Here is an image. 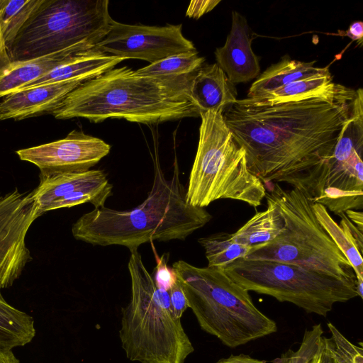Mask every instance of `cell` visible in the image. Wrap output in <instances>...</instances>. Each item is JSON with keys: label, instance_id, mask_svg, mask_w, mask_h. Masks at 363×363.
I'll use <instances>...</instances> for the list:
<instances>
[{"label": "cell", "instance_id": "1", "mask_svg": "<svg viewBox=\"0 0 363 363\" xmlns=\"http://www.w3.org/2000/svg\"><path fill=\"white\" fill-rule=\"evenodd\" d=\"M356 90L331 91L272 105L238 99L223 112L250 171L263 184L285 182L310 199L350 118Z\"/></svg>", "mask_w": 363, "mask_h": 363}, {"label": "cell", "instance_id": "2", "mask_svg": "<svg viewBox=\"0 0 363 363\" xmlns=\"http://www.w3.org/2000/svg\"><path fill=\"white\" fill-rule=\"evenodd\" d=\"M192 74L162 79L138 75L126 66L113 67L79 84L52 115L62 120L123 118L144 124L200 116L189 94Z\"/></svg>", "mask_w": 363, "mask_h": 363}, {"label": "cell", "instance_id": "3", "mask_svg": "<svg viewBox=\"0 0 363 363\" xmlns=\"http://www.w3.org/2000/svg\"><path fill=\"white\" fill-rule=\"evenodd\" d=\"M211 218L205 208L186 202L177 167L169 179L155 167L152 188L140 205L127 211L94 208L73 224L72 233L75 239L93 245H121L130 250L155 240H184Z\"/></svg>", "mask_w": 363, "mask_h": 363}, {"label": "cell", "instance_id": "4", "mask_svg": "<svg viewBox=\"0 0 363 363\" xmlns=\"http://www.w3.org/2000/svg\"><path fill=\"white\" fill-rule=\"evenodd\" d=\"M129 303L121 308L119 338L126 357L140 363H184L193 345L138 249L130 250Z\"/></svg>", "mask_w": 363, "mask_h": 363}, {"label": "cell", "instance_id": "5", "mask_svg": "<svg viewBox=\"0 0 363 363\" xmlns=\"http://www.w3.org/2000/svg\"><path fill=\"white\" fill-rule=\"evenodd\" d=\"M172 269L200 328L225 346L235 348L277 331L276 322L222 268L179 260Z\"/></svg>", "mask_w": 363, "mask_h": 363}, {"label": "cell", "instance_id": "6", "mask_svg": "<svg viewBox=\"0 0 363 363\" xmlns=\"http://www.w3.org/2000/svg\"><path fill=\"white\" fill-rule=\"evenodd\" d=\"M201 123L195 159L186 190V201L205 208L230 199L257 208L267 192L262 182L249 169L245 150L225 124L223 111L200 113Z\"/></svg>", "mask_w": 363, "mask_h": 363}, {"label": "cell", "instance_id": "7", "mask_svg": "<svg viewBox=\"0 0 363 363\" xmlns=\"http://www.w3.org/2000/svg\"><path fill=\"white\" fill-rule=\"evenodd\" d=\"M265 198L277 204L284 228L273 240L252 247L245 259L293 263L356 281L350 263L317 220L313 203L304 193L296 188L286 190L274 183Z\"/></svg>", "mask_w": 363, "mask_h": 363}, {"label": "cell", "instance_id": "8", "mask_svg": "<svg viewBox=\"0 0 363 363\" xmlns=\"http://www.w3.org/2000/svg\"><path fill=\"white\" fill-rule=\"evenodd\" d=\"M248 291L289 302L306 313L326 317L337 303L357 296L356 281L333 277L298 264L238 259L222 268Z\"/></svg>", "mask_w": 363, "mask_h": 363}, {"label": "cell", "instance_id": "9", "mask_svg": "<svg viewBox=\"0 0 363 363\" xmlns=\"http://www.w3.org/2000/svg\"><path fill=\"white\" fill-rule=\"evenodd\" d=\"M108 0H45L7 50L11 61L39 58L81 45L96 46L113 18Z\"/></svg>", "mask_w": 363, "mask_h": 363}, {"label": "cell", "instance_id": "10", "mask_svg": "<svg viewBox=\"0 0 363 363\" xmlns=\"http://www.w3.org/2000/svg\"><path fill=\"white\" fill-rule=\"evenodd\" d=\"M363 99L357 97L310 201L335 214L363 207Z\"/></svg>", "mask_w": 363, "mask_h": 363}, {"label": "cell", "instance_id": "11", "mask_svg": "<svg viewBox=\"0 0 363 363\" xmlns=\"http://www.w3.org/2000/svg\"><path fill=\"white\" fill-rule=\"evenodd\" d=\"M100 51L150 64L172 55L196 51L182 31V24L164 26L129 25L113 20L106 35L96 45Z\"/></svg>", "mask_w": 363, "mask_h": 363}, {"label": "cell", "instance_id": "12", "mask_svg": "<svg viewBox=\"0 0 363 363\" xmlns=\"http://www.w3.org/2000/svg\"><path fill=\"white\" fill-rule=\"evenodd\" d=\"M39 216L31 192L0 193V289L12 286L32 259L26 236Z\"/></svg>", "mask_w": 363, "mask_h": 363}, {"label": "cell", "instance_id": "13", "mask_svg": "<svg viewBox=\"0 0 363 363\" xmlns=\"http://www.w3.org/2000/svg\"><path fill=\"white\" fill-rule=\"evenodd\" d=\"M110 150L111 146L103 140L73 130L63 139L16 152L21 160L37 166L40 177H49L89 170Z\"/></svg>", "mask_w": 363, "mask_h": 363}, {"label": "cell", "instance_id": "14", "mask_svg": "<svg viewBox=\"0 0 363 363\" xmlns=\"http://www.w3.org/2000/svg\"><path fill=\"white\" fill-rule=\"evenodd\" d=\"M40 184L31 191L39 216L49 211L91 203L104 206L113 186L101 169L40 177Z\"/></svg>", "mask_w": 363, "mask_h": 363}, {"label": "cell", "instance_id": "15", "mask_svg": "<svg viewBox=\"0 0 363 363\" xmlns=\"http://www.w3.org/2000/svg\"><path fill=\"white\" fill-rule=\"evenodd\" d=\"M252 33L246 18L232 11V23L223 46L216 48L217 65L233 83L247 82L260 74L259 59L252 49Z\"/></svg>", "mask_w": 363, "mask_h": 363}, {"label": "cell", "instance_id": "16", "mask_svg": "<svg viewBox=\"0 0 363 363\" xmlns=\"http://www.w3.org/2000/svg\"><path fill=\"white\" fill-rule=\"evenodd\" d=\"M82 82L43 84L13 92L0 101V121H21L52 114L66 96Z\"/></svg>", "mask_w": 363, "mask_h": 363}, {"label": "cell", "instance_id": "17", "mask_svg": "<svg viewBox=\"0 0 363 363\" xmlns=\"http://www.w3.org/2000/svg\"><path fill=\"white\" fill-rule=\"evenodd\" d=\"M94 48L81 45L33 60L11 61L0 29V98L37 80L70 56Z\"/></svg>", "mask_w": 363, "mask_h": 363}, {"label": "cell", "instance_id": "18", "mask_svg": "<svg viewBox=\"0 0 363 363\" xmlns=\"http://www.w3.org/2000/svg\"><path fill=\"white\" fill-rule=\"evenodd\" d=\"M189 94L200 113L209 111L224 112L238 100L234 84L217 63L202 65L191 75Z\"/></svg>", "mask_w": 363, "mask_h": 363}, {"label": "cell", "instance_id": "19", "mask_svg": "<svg viewBox=\"0 0 363 363\" xmlns=\"http://www.w3.org/2000/svg\"><path fill=\"white\" fill-rule=\"evenodd\" d=\"M123 60V58L103 52L95 47L70 56L46 74L18 91L62 82H84L113 69Z\"/></svg>", "mask_w": 363, "mask_h": 363}, {"label": "cell", "instance_id": "20", "mask_svg": "<svg viewBox=\"0 0 363 363\" xmlns=\"http://www.w3.org/2000/svg\"><path fill=\"white\" fill-rule=\"evenodd\" d=\"M312 209L320 225L350 263L356 279H363L362 232L345 213L337 215L342 218L338 225L322 204L313 203Z\"/></svg>", "mask_w": 363, "mask_h": 363}, {"label": "cell", "instance_id": "21", "mask_svg": "<svg viewBox=\"0 0 363 363\" xmlns=\"http://www.w3.org/2000/svg\"><path fill=\"white\" fill-rule=\"evenodd\" d=\"M315 61L301 62L284 56L257 77L247 93L248 99L257 98L290 83L306 79L330 76L328 67H314Z\"/></svg>", "mask_w": 363, "mask_h": 363}, {"label": "cell", "instance_id": "22", "mask_svg": "<svg viewBox=\"0 0 363 363\" xmlns=\"http://www.w3.org/2000/svg\"><path fill=\"white\" fill-rule=\"evenodd\" d=\"M267 208L257 212L235 233L233 239L241 245L253 247L269 242L281 232L284 222L277 204L269 198Z\"/></svg>", "mask_w": 363, "mask_h": 363}, {"label": "cell", "instance_id": "23", "mask_svg": "<svg viewBox=\"0 0 363 363\" xmlns=\"http://www.w3.org/2000/svg\"><path fill=\"white\" fill-rule=\"evenodd\" d=\"M35 335L33 317L9 305L0 289V350L12 351L31 342Z\"/></svg>", "mask_w": 363, "mask_h": 363}, {"label": "cell", "instance_id": "24", "mask_svg": "<svg viewBox=\"0 0 363 363\" xmlns=\"http://www.w3.org/2000/svg\"><path fill=\"white\" fill-rule=\"evenodd\" d=\"M337 84L333 82L332 75L296 81L257 98L248 99L250 101L263 105H272L320 95L333 91Z\"/></svg>", "mask_w": 363, "mask_h": 363}, {"label": "cell", "instance_id": "25", "mask_svg": "<svg viewBox=\"0 0 363 363\" xmlns=\"http://www.w3.org/2000/svg\"><path fill=\"white\" fill-rule=\"evenodd\" d=\"M45 0H0V29L8 50Z\"/></svg>", "mask_w": 363, "mask_h": 363}, {"label": "cell", "instance_id": "26", "mask_svg": "<svg viewBox=\"0 0 363 363\" xmlns=\"http://www.w3.org/2000/svg\"><path fill=\"white\" fill-rule=\"evenodd\" d=\"M205 250L208 267L223 268L231 262L245 258L252 247L235 242L233 233L220 232L198 240Z\"/></svg>", "mask_w": 363, "mask_h": 363}, {"label": "cell", "instance_id": "27", "mask_svg": "<svg viewBox=\"0 0 363 363\" xmlns=\"http://www.w3.org/2000/svg\"><path fill=\"white\" fill-rule=\"evenodd\" d=\"M205 58L197 51L170 56L135 70L138 75L177 79L188 77L197 71L203 64Z\"/></svg>", "mask_w": 363, "mask_h": 363}, {"label": "cell", "instance_id": "28", "mask_svg": "<svg viewBox=\"0 0 363 363\" xmlns=\"http://www.w3.org/2000/svg\"><path fill=\"white\" fill-rule=\"evenodd\" d=\"M323 330L320 323L311 329H306L301 343L296 351L289 349L279 358L274 360L277 363H308L318 351Z\"/></svg>", "mask_w": 363, "mask_h": 363}, {"label": "cell", "instance_id": "29", "mask_svg": "<svg viewBox=\"0 0 363 363\" xmlns=\"http://www.w3.org/2000/svg\"><path fill=\"white\" fill-rule=\"evenodd\" d=\"M331 337L326 343L337 363H363V349L350 342L331 323L327 324Z\"/></svg>", "mask_w": 363, "mask_h": 363}, {"label": "cell", "instance_id": "30", "mask_svg": "<svg viewBox=\"0 0 363 363\" xmlns=\"http://www.w3.org/2000/svg\"><path fill=\"white\" fill-rule=\"evenodd\" d=\"M157 266L154 271V280L162 289L168 291L177 280L176 274L172 269H169L167 264V258L161 257L156 258Z\"/></svg>", "mask_w": 363, "mask_h": 363}, {"label": "cell", "instance_id": "31", "mask_svg": "<svg viewBox=\"0 0 363 363\" xmlns=\"http://www.w3.org/2000/svg\"><path fill=\"white\" fill-rule=\"evenodd\" d=\"M172 308L174 315L181 318L184 312L188 308L187 301L183 289L177 279L168 290Z\"/></svg>", "mask_w": 363, "mask_h": 363}, {"label": "cell", "instance_id": "32", "mask_svg": "<svg viewBox=\"0 0 363 363\" xmlns=\"http://www.w3.org/2000/svg\"><path fill=\"white\" fill-rule=\"evenodd\" d=\"M220 1L219 0L191 1L186 10V16L198 19L213 10Z\"/></svg>", "mask_w": 363, "mask_h": 363}, {"label": "cell", "instance_id": "33", "mask_svg": "<svg viewBox=\"0 0 363 363\" xmlns=\"http://www.w3.org/2000/svg\"><path fill=\"white\" fill-rule=\"evenodd\" d=\"M326 337L321 338L320 348L308 363H337L326 343Z\"/></svg>", "mask_w": 363, "mask_h": 363}, {"label": "cell", "instance_id": "34", "mask_svg": "<svg viewBox=\"0 0 363 363\" xmlns=\"http://www.w3.org/2000/svg\"><path fill=\"white\" fill-rule=\"evenodd\" d=\"M342 35H345L362 44L363 37V23L354 21L350 24L348 29Z\"/></svg>", "mask_w": 363, "mask_h": 363}, {"label": "cell", "instance_id": "35", "mask_svg": "<svg viewBox=\"0 0 363 363\" xmlns=\"http://www.w3.org/2000/svg\"><path fill=\"white\" fill-rule=\"evenodd\" d=\"M216 363H266V361L259 360L249 355L240 354L238 355L231 354L228 357L220 359Z\"/></svg>", "mask_w": 363, "mask_h": 363}, {"label": "cell", "instance_id": "36", "mask_svg": "<svg viewBox=\"0 0 363 363\" xmlns=\"http://www.w3.org/2000/svg\"><path fill=\"white\" fill-rule=\"evenodd\" d=\"M346 216L347 218L359 229L360 231L363 230V214L362 212H358L354 210H347Z\"/></svg>", "mask_w": 363, "mask_h": 363}, {"label": "cell", "instance_id": "37", "mask_svg": "<svg viewBox=\"0 0 363 363\" xmlns=\"http://www.w3.org/2000/svg\"><path fill=\"white\" fill-rule=\"evenodd\" d=\"M0 363H20L12 351L0 350Z\"/></svg>", "mask_w": 363, "mask_h": 363}]
</instances>
